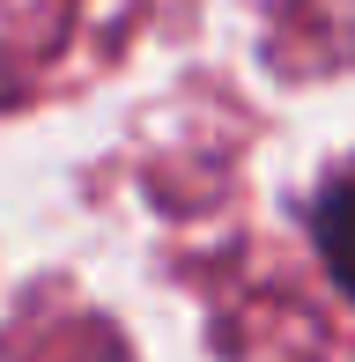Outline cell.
Segmentation results:
<instances>
[{
    "label": "cell",
    "instance_id": "6da1fadb",
    "mask_svg": "<svg viewBox=\"0 0 355 362\" xmlns=\"http://www.w3.org/2000/svg\"><path fill=\"white\" fill-rule=\"evenodd\" d=\"M318 244H326V259H333V274L348 281V296H355V185H333L326 200H318Z\"/></svg>",
    "mask_w": 355,
    "mask_h": 362
}]
</instances>
